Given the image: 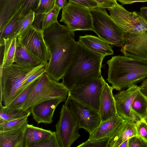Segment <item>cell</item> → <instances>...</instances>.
Returning <instances> with one entry per match:
<instances>
[{"label": "cell", "instance_id": "cell-1", "mask_svg": "<svg viewBox=\"0 0 147 147\" xmlns=\"http://www.w3.org/2000/svg\"><path fill=\"white\" fill-rule=\"evenodd\" d=\"M74 32L58 22L44 30L50 55L45 73L57 82L62 79L72 59L77 43Z\"/></svg>", "mask_w": 147, "mask_h": 147}, {"label": "cell", "instance_id": "cell-2", "mask_svg": "<svg viewBox=\"0 0 147 147\" xmlns=\"http://www.w3.org/2000/svg\"><path fill=\"white\" fill-rule=\"evenodd\" d=\"M105 57L89 50L78 41L62 82L69 90L77 85L100 78Z\"/></svg>", "mask_w": 147, "mask_h": 147}, {"label": "cell", "instance_id": "cell-3", "mask_svg": "<svg viewBox=\"0 0 147 147\" xmlns=\"http://www.w3.org/2000/svg\"><path fill=\"white\" fill-rule=\"evenodd\" d=\"M107 80L117 91L127 88L147 78V61L115 56L107 61Z\"/></svg>", "mask_w": 147, "mask_h": 147}, {"label": "cell", "instance_id": "cell-4", "mask_svg": "<svg viewBox=\"0 0 147 147\" xmlns=\"http://www.w3.org/2000/svg\"><path fill=\"white\" fill-rule=\"evenodd\" d=\"M47 65L41 64L35 67H28L13 63L1 67L0 103L5 107L7 106L17 97L27 79Z\"/></svg>", "mask_w": 147, "mask_h": 147}, {"label": "cell", "instance_id": "cell-5", "mask_svg": "<svg viewBox=\"0 0 147 147\" xmlns=\"http://www.w3.org/2000/svg\"><path fill=\"white\" fill-rule=\"evenodd\" d=\"M68 91L63 82L56 81L45 73L38 78L22 109L30 111L33 107L45 100L55 98L66 100Z\"/></svg>", "mask_w": 147, "mask_h": 147}, {"label": "cell", "instance_id": "cell-6", "mask_svg": "<svg viewBox=\"0 0 147 147\" xmlns=\"http://www.w3.org/2000/svg\"><path fill=\"white\" fill-rule=\"evenodd\" d=\"M90 10L92 22V30L109 44L121 47L126 32L115 23L105 8L98 7Z\"/></svg>", "mask_w": 147, "mask_h": 147}, {"label": "cell", "instance_id": "cell-7", "mask_svg": "<svg viewBox=\"0 0 147 147\" xmlns=\"http://www.w3.org/2000/svg\"><path fill=\"white\" fill-rule=\"evenodd\" d=\"M104 80L101 76L98 78L77 85L69 90L68 95L99 112L100 96Z\"/></svg>", "mask_w": 147, "mask_h": 147}, {"label": "cell", "instance_id": "cell-8", "mask_svg": "<svg viewBox=\"0 0 147 147\" xmlns=\"http://www.w3.org/2000/svg\"><path fill=\"white\" fill-rule=\"evenodd\" d=\"M55 134L59 147H70L80 136L79 123L68 107L62 105Z\"/></svg>", "mask_w": 147, "mask_h": 147}, {"label": "cell", "instance_id": "cell-9", "mask_svg": "<svg viewBox=\"0 0 147 147\" xmlns=\"http://www.w3.org/2000/svg\"><path fill=\"white\" fill-rule=\"evenodd\" d=\"M17 40L43 64H48L50 55L44 38V30L36 29L32 25L20 35Z\"/></svg>", "mask_w": 147, "mask_h": 147}, {"label": "cell", "instance_id": "cell-10", "mask_svg": "<svg viewBox=\"0 0 147 147\" xmlns=\"http://www.w3.org/2000/svg\"><path fill=\"white\" fill-rule=\"evenodd\" d=\"M61 22L76 30H92V22L90 9L69 1L62 9Z\"/></svg>", "mask_w": 147, "mask_h": 147}, {"label": "cell", "instance_id": "cell-11", "mask_svg": "<svg viewBox=\"0 0 147 147\" xmlns=\"http://www.w3.org/2000/svg\"><path fill=\"white\" fill-rule=\"evenodd\" d=\"M107 9L111 17L126 32L138 33L147 30V22L140 13L129 11L118 3Z\"/></svg>", "mask_w": 147, "mask_h": 147}, {"label": "cell", "instance_id": "cell-12", "mask_svg": "<svg viewBox=\"0 0 147 147\" xmlns=\"http://www.w3.org/2000/svg\"><path fill=\"white\" fill-rule=\"evenodd\" d=\"M65 104L78 121L80 128L92 134L101 122L99 112L82 104L68 95Z\"/></svg>", "mask_w": 147, "mask_h": 147}, {"label": "cell", "instance_id": "cell-13", "mask_svg": "<svg viewBox=\"0 0 147 147\" xmlns=\"http://www.w3.org/2000/svg\"><path fill=\"white\" fill-rule=\"evenodd\" d=\"M121 51L125 56L147 61V30L138 33L126 32Z\"/></svg>", "mask_w": 147, "mask_h": 147}, {"label": "cell", "instance_id": "cell-14", "mask_svg": "<svg viewBox=\"0 0 147 147\" xmlns=\"http://www.w3.org/2000/svg\"><path fill=\"white\" fill-rule=\"evenodd\" d=\"M141 89L139 86L134 84L114 95L117 113L124 120L135 122L139 120L132 112L131 107L134 100Z\"/></svg>", "mask_w": 147, "mask_h": 147}, {"label": "cell", "instance_id": "cell-15", "mask_svg": "<svg viewBox=\"0 0 147 147\" xmlns=\"http://www.w3.org/2000/svg\"><path fill=\"white\" fill-rule=\"evenodd\" d=\"M66 100L63 98H55L45 100L33 107L30 111L33 119L38 124H50L53 121V118L56 107Z\"/></svg>", "mask_w": 147, "mask_h": 147}, {"label": "cell", "instance_id": "cell-16", "mask_svg": "<svg viewBox=\"0 0 147 147\" xmlns=\"http://www.w3.org/2000/svg\"><path fill=\"white\" fill-rule=\"evenodd\" d=\"M113 89L104 80L100 96L99 111L101 122L117 114L113 93Z\"/></svg>", "mask_w": 147, "mask_h": 147}, {"label": "cell", "instance_id": "cell-17", "mask_svg": "<svg viewBox=\"0 0 147 147\" xmlns=\"http://www.w3.org/2000/svg\"><path fill=\"white\" fill-rule=\"evenodd\" d=\"M124 120L117 113L108 119L101 122L94 132L89 135L88 140H98L108 137L111 138Z\"/></svg>", "mask_w": 147, "mask_h": 147}, {"label": "cell", "instance_id": "cell-18", "mask_svg": "<svg viewBox=\"0 0 147 147\" xmlns=\"http://www.w3.org/2000/svg\"><path fill=\"white\" fill-rule=\"evenodd\" d=\"M135 136H138L136 122L124 120L111 138L108 147H119L124 141Z\"/></svg>", "mask_w": 147, "mask_h": 147}, {"label": "cell", "instance_id": "cell-19", "mask_svg": "<svg viewBox=\"0 0 147 147\" xmlns=\"http://www.w3.org/2000/svg\"><path fill=\"white\" fill-rule=\"evenodd\" d=\"M28 122L15 129L0 131V147H24V132Z\"/></svg>", "mask_w": 147, "mask_h": 147}, {"label": "cell", "instance_id": "cell-20", "mask_svg": "<svg viewBox=\"0 0 147 147\" xmlns=\"http://www.w3.org/2000/svg\"><path fill=\"white\" fill-rule=\"evenodd\" d=\"M78 41L86 48L100 55L106 56L114 54L111 46L99 37L86 35L80 36Z\"/></svg>", "mask_w": 147, "mask_h": 147}, {"label": "cell", "instance_id": "cell-21", "mask_svg": "<svg viewBox=\"0 0 147 147\" xmlns=\"http://www.w3.org/2000/svg\"><path fill=\"white\" fill-rule=\"evenodd\" d=\"M55 131L28 124L24 132V147L39 142L51 136Z\"/></svg>", "mask_w": 147, "mask_h": 147}, {"label": "cell", "instance_id": "cell-22", "mask_svg": "<svg viewBox=\"0 0 147 147\" xmlns=\"http://www.w3.org/2000/svg\"><path fill=\"white\" fill-rule=\"evenodd\" d=\"M14 63L20 65L28 67H35L43 64L19 43L17 40Z\"/></svg>", "mask_w": 147, "mask_h": 147}, {"label": "cell", "instance_id": "cell-23", "mask_svg": "<svg viewBox=\"0 0 147 147\" xmlns=\"http://www.w3.org/2000/svg\"><path fill=\"white\" fill-rule=\"evenodd\" d=\"M23 0H0V28L19 8Z\"/></svg>", "mask_w": 147, "mask_h": 147}, {"label": "cell", "instance_id": "cell-24", "mask_svg": "<svg viewBox=\"0 0 147 147\" xmlns=\"http://www.w3.org/2000/svg\"><path fill=\"white\" fill-rule=\"evenodd\" d=\"M17 38L4 39L0 41V46H4L3 59L1 67L7 66L14 63L16 49Z\"/></svg>", "mask_w": 147, "mask_h": 147}, {"label": "cell", "instance_id": "cell-25", "mask_svg": "<svg viewBox=\"0 0 147 147\" xmlns=\"http://www.w3.org/2000/svg\"><path fill=\"white\" fill-rule=\"evenodd\" d=\"M31 113L22 109L9 108L0 103V123L25 117H28Z\"/></svg>", "mask_w": 147, "mask_h": 147}, {"label": "cell", "instance_id": "cell-26", "mask_svg": "<svg viewBox=\"0 0 147 147\" xmlns=\"http://www.w3.org/2000/svg\"><path fill=\"white\" fill-rule=\"evenodd\" d=\"M131 109L139 120L144 119L147 113V96L141 90L134 100Z\"/></svg>", "mask_w": 147, "mask_h": 147}, {"label": "cell", "instance_id": "cell-27", "mask_svg": "<svg viewBox=\"0 0 147 147\" xmlns=\"http://www.w3.org/2000/svg\"><path fill=\"white\" fill-rule=\"evenodd\" d=\"M19 9L9 19L5 25L0 29V41L10 37L18 27L20 19Z\"/></svg>", "mask_w": 147, "mask_h": 147}, {"label": "cell", "instance_id": "cell-28", "mask_svg": "<svg viewBox=\"0 0 147 147\" xmlns=\"http://www.w3.org/2000/svg\"><path fill=\"white\" fill-rule=\"evenodd\" d=\"M38 78L26 87L7 107L9 108L22 109L28 96L36 84Z\"/></svg>", "mask_w": 147, "mask_h": 147}, {"label": "cell", "instance_id": "cell-29", "mask_svg": "<svg viewBox=\"0 0 147 147\" xmlns=\"http://www.w3.org/2000/svg\"><path fill=\"white\" fill-rule=\"evenodd\" d=\"M35 15L34 11H31L26 16L20 19L17 29L13 34L8 38H17L20 35L32 25L35 19Z\"/></svg>", "mask_w": 147, "mask_h": 147}, {"label": "cell", "instance_id": "cell-30", "mask_svg": "<svg viewBox=\"0 0 147 147\" xmlns=\"http://www.w3.org/2000/svg\"><path fill=\"white\" fill-rule=\"evenodd\" d=\"M40 0H23L20 7L19 18L21 19L27 15L30 11L35 12L38 9Z\"/></svg>", "mask_w": 147, "mask_h": 147}, {"label": "cell", "instance_id": "cell-31", "mask_svg": "<svg viewBox=\"0 0 147 147\" xmlns=\"http://www.w3.org/2000/svg\"><path fill=\"white\" fill-rule=\"evenodd\" d=\"M61 9L55 5L51 11L44 14L41 26V29L44 30L58 22L57 17Z\"/></svg>", "mask_w": 147, "mask_h": 147}, {"label": "cell", "instance_id": "cell-32", "mask_svg": "<svg viewBox=\"0 0 147 147\" xmlns=\"http://www.w3.org/2000/svg\"><path fill=\"white\" fill-rule=\"evenodd\" d=\"M28 117L11 120L0 123V131H5L16 129L28 122Z\"/></svg>", "mask_w": 147, "mask_h": 147}, {"label": "cell", "instance_id": "cell-33", "mask_svg": "<svg viewBox=\"0 0 147 147\" xmlns=\"http://www.w3.org/2000/svg\"><path fill=\"white\" fill-rule=\"evenodd\" d=\"M30 147H59L55 131L50 137L32 144Z\"/></svg>", "mask_w": 147, "mask_h": 147}, {"label": "cell", "instance_id": "cell-34", "mask_svg": "<svg viewBox=\"0 0 147 147\" xmlns=\"http://www.w3.org/2000/svg\"><path fill=\"white\" fill-rule=\"evenodd\" d=\"M56 0H40V5L36 11L35 15L45 14L52 10L55 5Z\"/></svg>", "mask_w": 147, "mask_h": 147}, {"label": "cell", "instance_id": "cell-35", "mask_svg": "<svg viewBox=\"0 0 147 147\" xmlns=\"http://www.w3.org/2000/svg\"><path fill=\"white\" fill-rule=\"evenodd\" d=\"M111 137L100 140L90 141L87 140L77 146V147H108Z\"/></svg>", "mask_w": 147, "mask_h": 147}, {"label": "cell", "instance_id": "cell-36", "mask_svg": "<svg viewBox=\"0 0 147 147\" xmlns=\"http://www.w3.org/2000/svg\"><path fill=\"white\" fill-rule=\"evenodd\" d=\"M46 72L45 67H42L36 71L31 75L24 82L20 88L18 95L26 87L33 82L34 81L39 78L42 75Z\"/></svg>", "mask_w": 147, "mask_h": 147}, {"label": "cell", "instance_id": "cell-37", "mask_svg": "<svg viewBox=\"0 0 147 147\" xmlns=\"http://www.w3.org/2000/svg\"><path fill=\"white\" fill-rule=\"evenodd\" d=\"M138 136L147 143V123L144 119L136 122Z\"/></svg>", "mask_w": 147, "mask_h": 147}, {"label": "cell", "instance_id": "cell-38", "mask_svg": "<svg viewBox=\"0 0 147 147\" xmlns=\"http://www.w3.org/2000/svg\"><path fill=\"white\" fill-rule=\"evenodd\" d=\"M128 147H147V143L139 136H135L128 139Z\"/></svg>", "mask_w": 147, "mask_h": 147}, {"label": "cell", "instance_id": "cell-39", "mask_svg": "<svg viewBox=\"0 0 147 147\" xmlns=\"http://www.w3.org/2000/svg\"><path fill=\"white\" fill-rule=\"evenodd\" d=\"M71 2L90 9L98 7V3L94 0H68Z\"/></svg>", "mask_w": 147, "mask_h": 147}, {"label": "cell", "instance_id": "cell-40", "mask_svg": "<svg viewBox=\"0 0 147 147\" xmlns=\"http://www.w3.org/2000/svg\"><path fill=\"white\" fill-rule=\"evenodd\" d=\"M98 4V7L104 8H109L112 7L118 3L117 0H94Z\"/></svg>", "mask_w": 147, "mask_h": 147}, {"label": "cell", "instance_id": "cell-41", "mask_svg": "<svg viewBox=\"0 0 147 147\" xmlns=\"http://www.w3.org/2000/svg\"><path fill=\"white\" fill-rule=\"evenodd\" d=\"M35 15L34 22L33 26L36 28L41 29V24L42 23L44 14H38Z\"/></svg>", "mask_w": 147, "mask_h": 147}, {"label": "cell", "instance_id": "cell-42", "mask_svg": "<svg viewBox=\"0 0 147 147\" xmlns=\"http://www.w3.org/2000/svg\"><path fill=\"white\" fill-rule=\"evenodd\" d=\"M123 5L131 4L138 2H147V0H117Z\"/></svg>", "mask_w": 147, "mask_h": 147}, {"label": "cell", "instance_id": "cell-43", "mask_svg": "<svg viewBox=\"0 0 147 147\" xmlns=\"http://www.w3.org/2000/svg\"><path fill=\"white\" fill-rule=\"evenodd\" d=\"M66 0H56L55 5L60 9H62L67 4Z\"/></svg>", "mask_w": 147, "mask_h": 147}, {"label": "cell", "instance_id": "cell-44", "mask_svg": "<svg viewBox=\"0 0 147 147\" xmlns=\"http://www.w3.org/2000/svg\"><path fill=\"white\" fill-rule=\"evenodd\" d=\"M140 13L147 22V7H142L140 9Z\"/></svg>", "mask_w": 147, "mask_h": 147}, {"label": "cell", "instance_id": "cell-45", "mask_svg": "<svg viewBox=\"0 0 147 147\" xmlns=\"http://www.w3.org/2000/svg\"><path fill=\"white\" fill-rule=\"evenodd\" d=\"M139 86L141 88L147 87V78L142 81Z\"/></svg>", "mask_w": 147, "mask_h": 147}, {"label": "cell", "instance_id": "cell-46", "mask_svg": "<svg viewBox=\"0 0 147 147\" xmlns=\"http://www.w3.org/2000/svg\"><path fill=\"white\" fill-rule=\"evenodd\" d=\"M128 139L124 141L121 144L119 147H128Z\"/></svg>", "mask_w": 147, "mask_h": 147}, {"label": "cell", "instance_id": "cell-47", "mask_svg": "<svg viewBox=\"0 0 147 147\" xmlns=\"http://www.w3.org/2000/svg\"><path fill=\"white\" fill-rule=\"evenodd\" d=\"M144 120H145L146 122L147 123V113L146 116H145V117L144 118Z\"/></svg>", "mask_w": 147, "mask_h": 147}]
</instances>
